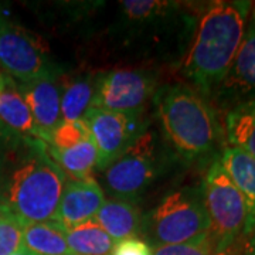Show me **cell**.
<instances>
[{
  "mask_svg": "<svg viewBox=\"0 0 255 255\" xmlns=\"http://www.w3.org/2000/svg\"><path fill=\"white\" fill-rule=\"evenodd\" d=\"M224 135L231 147L255 157V101L234 107L224 114Z\"/></svg>",
  "mask_w": 255,
  "mask_h": 255,
  "instance_id": "obj_19",
  "label": "cell"
},
{
  "mask_svg": "<svg viewBox=\"0 0 255 255\" xmlns=\"http://www.w3.org/2000/svg\"><path fill=\"white\" fill-rule=\"evenodd\" d=\"M0 67L17 84L33 81L55 70L48 48L34 33L20 26L0 10Z\"/></svg>",
  "mask_w": 255,
  "mask_h": 255,
  "instance_id": "obj_7",
  "label": "cell"
},
{
  "mask_svg": "<svg viewBox=\"0 0 255 255\" xmlns=\"http://www.w3.org/2000/svg\"><path fill=\"white\" fill-rule=\"evenodd\" d=\"M209 231L201 186L183 187L164 196L142 219L140 228V234L152 248L187 244L206 237Z\"/></svg>",
  "mask_w": 255,
  "mask_h": 255,
  "instance_id": "obj_4",
  "label": "cell"
},
{
  "mask_svg": "<svg viewBox=\"0 0 255 255\" xmlns=\"http://www.w3.org/2000/svg\"><path fill=\"white\" fill-rule=\"evenodd\" d=\"M48 153L61 169L64 176L71 177V180L91 177V172L98 163V150L91 133L64 149L48 146Z\"/></svg>",
  "mask_w": 255,
  "mask_h": 255,
  "instance_id": "obj_17",
  "label": "cell"
},
{
  "mask_svg": "<svg viewBox=\"0 0 255 255\" xmlns=\"http://www.w3.org/2000/svg\"><path fill=\"white\" fill-rule=\"evenodd\" d=\"M9 214H11L9 210L6 209V207H3V206L0 204V221H1L3 219H6V217H7Z\"/></svg>",
  "mask_w": 255,
  "mask_h": 255,
  "instance_id": "obj_26",
  "label": "cell"
},
{
  "mask_svg": "<svg viewBox=\"0 0 255 255\" xmlns=\"http://www.w3.org/2000/svg\"><path fill=\"white\" fill-rule=\"evenodd\" d=\"M153 101L164 136L184 160L213 163L219 159L221 125L209 101L184 84L159 88Z\"/></svg>",
  "mask_w": 255,
  "mask_h": 255,
  "instance_id": "obj_3",
  "label": "cell"
},
{
  "mask_svg": "<svg viewBox=\"0 0 255 255\" xmlns=\"http://www.w3.org/2000/svg\"><path fill=\"white\" fill-rule=\"evenodd\" d=\"M219 160L246 200L248 220L244 234L255 233V157L241 149L224 146Z\"/></svg>",
  "mask_w": 255,
  "mask_h": 255,
  "instance_id": "obj_13",
  "label": "cell"
},
{
  "mask_svg": "<svg viewBox=\"0 0 255 255\" xmlns=\"http://www.w3.org/2000/svg\"><path fill=\"white\" fill-rule=\"evenodd\" d=\"M153 255H216V250L207 234L206 237L199 238L187 244L155 247Z\"/></svg>",
  "mask_w": 255,
  "mask_h": 255,
  "instance_id": "obj_22",
  "label": "cell"
},
{
  "mask_svg": "<svg viewBox=\"0 0 255 255\" xmlns=\"http://www.w3.org/2000/svg\"><path fill=\"white\" fill-rule=\"evenodd\" d=\"M21 247L37 255H74L65 241V227L54 220L26 224Z\"/></svg>",
  "mask_w": 255,
  "mask_h": 255,
  "instance_id": "obj_18",
  "label": "cell"
},
{
  "mask_svg": "<svg viewBox=\"0 0 255 255\" xmlns=\"http://www.w3.org/2000/svg\"><path fill=\"white\" fill-rule=\"evenodd\" d=\"M159 155L155 133L143 130L127 150L104 169V183L112 196L136 197L159 174Z\"/></svg>",
  "mask_w": 255,
  "mask_h": 255,
  "instance_id": "obj_6",
  "label": "cell"
},
{
  "mask_svg": "<svg viewBox=\"0 0 255 255\" xmlns=\"http://www.w3.org/2000/svg\"><path fill=\"white\" fill-rule=\"evenodd\" d=\"M38 130V139L50 145L61 118V74L55 68L33 81L17 84Z\"/></svg>",
  "mask_w": 255,
  "mask_h": 255,
  "instance_id": "obj_11",
  "label": "cell"
},
{
  "mask_svg": "<svg viewBox=\"0 0 255 255\" xmlns=\"http://www.w3.org/2000/svg\"><path fill=\"white\" fill-rule=\"evenodd\" d=\"M0 124L21 135L38 139V130L27 104L18 91L17 82L0 74Z\"/></svg>",
  "mask_w": 255,
  "mask_h": 255,
  "instance_id": "obj_15",
  "label": "cell"
},
{
  "mask_svg": "<svg viewBox=\"0 0 255 255\" xmlns=\"http://www.w3.org/2000/svg\"><path fill=\"white\" fill-rule=\"evenodd\" d=\"M65 241L74 255H111L115 241L94 221L65 228Z\"/></svg>",
  "mask_w": 255,
  "mask_h": 255,
  "instance_id": "obj_20",
  "label": "cell"
},
{
  "mask_svg": "<svg viewBox=\"0 0 255 255\" xmlns=\"http://www.w3.org/2000/svg\"><path fill=\"white\" fill-rule=\"evenodd\" d=\"M251 255H255V250H254V253H253V254H251Z\"/></svg>",
  "mask_w": 255,
  "mask_h": 255,
  "instance_id": "obj_28",
  "label": "cell"
},
{
  "mask_svg": "<svg viewBox=\"0 0 255 255\" xmlns=\"http://www.w3.org/2000/svg\"><path fill=\"white\" fill-rule=\"evenodd\" d=\"M24 224L9 214L0 221V255H10L21 248V233Z\"/></svg>",
  "mask_w": 255,
  "mask_h": 255,
  "instance_id": "obj_21",
  "label": "cell"
},
{
  "mask_svg": "<svg viewBox=\"0 0 255 255\" xmlns=\"http://www.w3.org/2000/svg\"><path fill=\"white\" fill-rule=\"evenodd\" d=\"M0 74H1V73H0Z\"/></svg>",
  "mask_w": 255,
  "mask_h": 255,
  "instance_id": "obj_29",
  "label": "cell"
},
{
  "mask_svg": "<svg viewBox=\"0 0 255 255\" xmlns=\"http://www.w3.org/2000/svg\"><path fill=\"white\" fill-rule=\"evenodd\" d=\"M10 255H37L34 254V253H31L30 250H27V248H24V247H21V248H18L16 253H13V254Z\"/></svg>",
  "mask_w": 255,
  "mask_h": 255,
  "instance_id": "obj_25",
  "label": "cell"
},
{
  "mask_svg": "<svg viewBox=\"0 0 255 255\" xmlns=\"http://www.w3.org/2000/svg\"><path fill=\"white\" fill-rule=\"evenodd\" d=\"M251 7V1H214L200 14L180 71L191 88L207 101L243 43Z\"/></svg>",
  "mask_w": 255,
  "mask_h": 255,
  "instance_id": "obj_2",
  "label": "cell"
},
{
  "mask_svg": "<svg viewBox=\"0 0 255 255\" xmlns=\"http://www.w3.org/2000/svg\"><path fill=\"white\" fill-rule=\"evenodd\" d=\"M104 203V190L95 179L67 180L58 201L54 221H58L65 228L78 226L94 219Z\"/></svg>",
  "mask_w": 255,
  "mask_h": 255,
  "instance_id": "obj_12",
  "label": "cell"
},
{
  "mask_svg": "<svg viewBox=\"0 0 255 255\" xmlns=\"http://www.w3.org/2000/svg\"><path fill=\"white\" fill-rule=\"evenodd\" d=\"M255 101V20L248 18L246 34L226 77L210 95L213 110L227 112L234 107Z\"/></svg>",
  "mask_w": 255,
  "mask_h": 255,
  "instance_id": "obj_10",
  "label": "cell"
},
{
  "mask_svg": "<svg viewBox=\"0 0 255 255\" xmlns=\"http://www.w3.org/2000/svg\"><path fill=\"white\" fill-rule=\"evenodd\" d=\"M111 255H153V248L140 238H127L115 243Z\"/></svg>",
  "mask_w": 255,
  "mask_h": 255,
  "instance_id": "obj_23",
  "label": "cell"
},
{
  "mask_svg": "<svg viewBox=\"0 0 255 255\" xmlns=\"http://www.w3.org/2000/svg\"><path fill=\"white\" fill-rule=\"evenodd\" d=\"M98 150L97 167L107 169L145 130L139 114L91 108L82 119Z\"/></svg>",
  "mask_w": 255,
  "mask_h": 255,
  "instance_id": "obj_9",
  "label": "cell"
},
{
  "mask_svg": "<svg viewBox=\"0 0 255 255\" xmlns=\"http://www.w3.org/2000/svg\"><path fill=\"white\" fill-rule=\"evenodd\" d=\"M200 186L210 224L209 236L217 255L244 234L248 210L243 194L219 159L210 164Z\"/></svg>",
  "mask_w": 255,
  "mask_h": 255,
  "instance_id": "obj_5",
  "label": "cell"
},
{
  "mask_svg": "<svg viewBox=\"0 0 255 255\" xmlns=\"http://www.w3.org/2000/svg\"><path fill=\"white\" fill-rule=\"evenodd\" d=\"M255 250V233L246 236L243 234L241 237L236 240L231 246L221 251L217 255H251Z\"/></svg>",
  "mask_w": 255,
  "mask_h": 255,
  "instance_id": "obj_24",
  "label": "cell"
},
{
  "mask_svg": "<svg viewBox=\"0 0 255 255\" xmlns=\"http://www.w3.org/2000/svg\"><path fill=\"white\" fill-rule=\"evenodd\" d=\"M67 177L48 145L0 124V204L24 226L51 221Z\"/></svg>",
  "mask_w": 255,
  "mask_h": 255,
  "instance_id": "obj_1",
  "label": "cell"
},
{
  "mask_svg": "<svg viewBox=\"0 0 255 255\" xmlns=\"http://www.w3.org/2000/svg\"><path fill=\"white\" fill-rule=\"evenodd\" d=\"M97 74L61 75V118L63 122L82 121L92 108Z\"/></svg>",
  "mask_w": 255,
  "mask_h": 255,
  "instance_id": "obj_16",
  "label": "cell"
},
{
  "mask_svg": "<svg viewBox=\"0 0 255 255\" xmlns=\"http://www.w3.org/2000/svg\"><path fill=\"white\" fill-rule=\"evenodd\" d=\"M92 220L115 243L127 238H136L142 228V217L136 206L119 199L105 200Z\"/></svg>",
  "mask_w": 255,
  "mask_h": 255,
  "instance_id": "obj_14",
  "label": "cell"
},
{
  "mask_svg": "<svg viewBox=\"0 0 255 255\" xmlns=\"http://www.w3.org/2000/svg\"><path fill=\"white\" fill-rule=\"evenodd\" d=\"M251 10H253V14H250V17H253L255 20V4L251 7Z\"/></svg>",
  "mask_w": 255,
  "mask_h": 255,
  "instance_id": "obj_27",
  "label": "cell"
},
{
  "mask_svg": "<svg viewBox=\"0 0 255 255\" xmlns=\"http://www.w3.org/2000/svg\"><path fill=\"white\" fill-rule=\"evenodd\" d=\"M156 78L143 70H114L97 74L92 108L139 114L155 97Z\"/></svg>",
  "mask_w": 255,
  "mask_h": 255,
  "instance_id": "obj_8",
  "label": "cell"
}]
</instances>
